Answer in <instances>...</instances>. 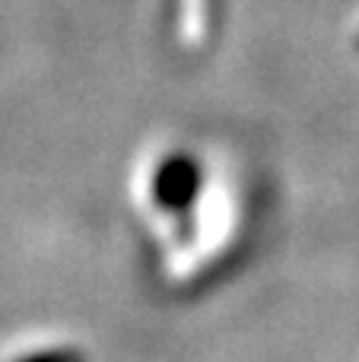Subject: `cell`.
I'll list each match as a JSON object with an SVG mask.
<instances>
[{
	"mask_svg": "<svg viewBox=\"0 0 359 362\" xmlns=\"http://www.w3.org/2000/svg\"><path fill=\"white\" fill-rule=\"evenodd\" d=\"M25 362H67L61 356V353H51V356H32V359H25Z\"/></svg>",
	"mask_w": 359,
	"mask_h": 362,
	"instance_id": "1",
	"label": "cell"
}]
</instances>
